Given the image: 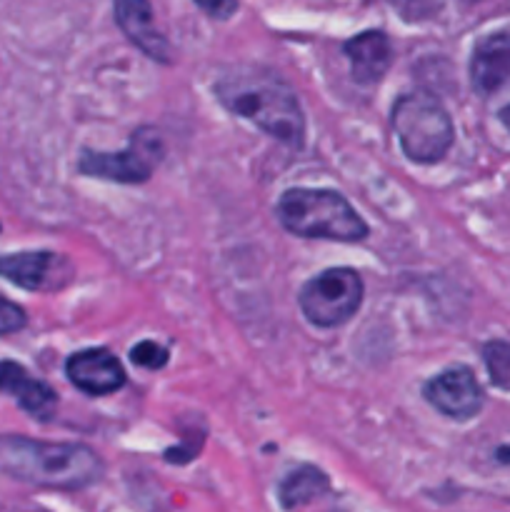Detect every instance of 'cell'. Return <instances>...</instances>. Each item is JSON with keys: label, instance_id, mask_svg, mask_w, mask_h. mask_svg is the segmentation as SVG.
Returning <instances> with one entry per match:
<instances>
[{"label": "cell", "instance_id": "cell-1", "mask_svg": "<svg viewBox=\"0 0 510 512\" xmlns=\"http://www.w3.org/2000/svg\"><path fill=\"white\" fill-rule=\"evenodd\" d=\"M215 95L230 113L250 120L288 148H303L305 115L288 83L265 68H233L215 83Z\"/></svg>", "mask_w": 510, "mask_h": 512}, {"label": "cell", "instance_id": "cell-2", "mask_svg": "<svg viewBox=\"0 0 510 512\" xmlns=\"http://www.w3.org/2000/svg\"><path fill=\"white\" fill-rule=\"evenodd\" d=\"M0 473L35 488L83 490L103 478L105 463L83 443L0 435Z\"/></svg>", "mask_w": 510, "mask_h": 512}, {"label": "cell", "instance_id": "cell-3", "mask_svg": "<svg viewBox=\"0 0 510 512\" xmlns=\"http://www.w3.org/2000/svg\"><path fill=\"white\" fill-rule=\"evenodd\" d=\"M280 225L300 238L360 243L368 238V225L353 205L335 190L293 188L285 190L275 208Z\"/></svg>", "mask_w": 510, "mask_h": 512}, {"label": "cell", "instance_id": "cell-4", "mask_svg": "<svg viewBox=\"0 0 510 512\" xmlns=\"http://www.w3.org/2000/svg\"><path fill=\"white\" fill-rule=\"evenodd\" d=\"M390 123L398 135L400 148L413 163H438L453 145V120L443 103L428 90L400 95L390 113Z\"/></svg>", "mask_w": 510, "mask_h": 512}, {"label": "cell", "instance_id": "cell-5", "mask_svg": "<svg viewBox=\"0 0 510 512\" xmlns=\"http://www.w3.org/2000/svg\"><path fill=\"white\" fill-rule=\"evenodd\" d=\"M363 278L353 268H330L300 288V310L318 328L343 325L363 303Z\"/></svg>", "mask_w": 510, "mask_h": 512}, {"label": "cell", "instance_id": "cell-6", "mask_svg": "<svg viewBox=\"0 0 510 512\" xmlns=\"http://www.w3.org/2000/svg\"><path fill=\"white\" fill-rule=\"evenodd\" d=\"M165 155L163 138L155 128H138L130 138V145L120 153H95L83 150L78 160V170L83 175H93L113 183L140 185L153 178L155 168Z\"/></svg>", "mask_w": 510, "mask_h": 512}, {"label": "cell", "instance_id": "cell-7", "mask_svg": "<svg viewBox=\"0 0 510 512\" xmlns=\"http://www.w3.org/2000/svg\"><path fill=\"white\" fill-rule=\"evenodd\" d=\"M0 278L10 280L13 285L33 293H50L60 290L73 278V265L63 255L48 253V250H33V253H10L0 255Z\"/></svg>", "mask_w": 510, "mask_h": 512}, {"label": "cell", "instance_id": "cell-8", "mask_svg": "<svg viewBox=\"0 0 510 512\" xmlns=\"http://www.w3.org/2000/svg\"><path fill=\"white\" fill-rule=\"evenodd\" d=\"M423 395L438 413L455 420L475 418L483 408V388L475 380L473 370L453 365L423 385Z\"/></svg>", "mask_w": 510, "mask_h": 512}, {"label": "cell", "instance_id": "cell-9", "mask_svg": "<svg viewBox=\"0 0 510 512\" xmlns=\"http://www.w3.org/2000/svg\"><path fill=\"white\" fill-rule=\"evenodd\" d=\"M65 375L80 393L93 398L115 393L125 385L123 365L105 348H90L70 355L65 363Z\"/></svg>", "mask_w": 510, "mask_h": 512}, {"label": "cell", "instance_id": "cell-10", "mask_svg": "<svg viewBox=\"0 0 510 512\" xmlns=\"http://www.w3.org/2000/svg\"><path fill=\"white\" fill-rule=\"evenodd\" d=\"M113 15L118 28L135 48L143 50L155 63H173V48L168 38L155 28L153 8L148 0H113Z\"/></svg>", "mask_w": 510, "mask_h": 512}, {"label": "cell", "instance_id": "cell-11", "mask_svg": "<svg viewBox=\"0 0 510 512\" xmlns=\"http://www.w3.org/2000/svg\"><path fill=\"white\" fill-rule=\"evenodd\" d=\"M470 83L480 95L510 88V30L485 35L475 45L470 58Z\"/></svg>", "mask_w": 510, "mask_h": 512}, {"label": "cell", "instance_id": "cell-12", "mask_svg": "<svg viewBox=\"0 0 510 512\" xmlns=\"http://www.w3.org/2000/svg\"><path fill=\"white\" fill-rule=\"evenodd\" d=\"M0 393H10L18 400L20 408L35 420L53 418L55 408H58V395L43 380H35L23 365L13 363V360H3L0 363Z\"/></svg>", "mask_w": 510, "mask_h": 512}, {"label": "cell", "instance_id": "cell-13", "mask_svg": "<svg viewBox=\"0 0 510 512\" xmlns=\"http://www.w3.org/2000/svg\"><path fill=\"white\" fill-rule=\"evenodd\" d=\"M350 60V73L360 85H373L388 73L393 63V45L383 30H365L343 45Z\"/></svg>", "mask_w": 510, "mask_h": 512}, {"label": "cell", "instance_id": "cell-14", "mask_svg": "<svg viewBox=\"0 0 510 512\" xmlns=\"http://www.w3.org/2000/svg\"><path fill=\"white\" fill-rule=\"evenodd\" d=\"M330 490V480L323 470L313 468V465H300V468L290 470L278 485L280 505L285 510L303 508V505L313 503L315 498L325 495Z\"/></svg>", "mask_w": 510, "mask_h": 512}, {"label": "cell", "instance_id": "cell-15", "mask_svg": "<svg viewBox=\"0 0 510 512\" xmlns=\"http://www.w3.org/2000/svg\"><path fill=\"white\" fill-rule=\"evenodd\" d=\"M483 363L490 375V383L500 390H510V343H505V340L485 343Z\"/></svg>", "mask_w": 510, "mask_h": 512}, {"label": "cell", "instance_id": "cell-16", "mask_svg": "<svg viewBox=\"0 0 510 512\" xmlns=\"http://www.w3.org/2000/svg\"><path fill=\"white\" fill-rule=\"evenodd\" d=\"M388 3L405 23H425L443 8V0H388Z\"/></svg>", "mask_w": 510, "mask_h": 512}, {"label": "cell", "instance_id": "cell-17", "mask_svg": "<svg viewBox=\"0 0 510 512\" xmlns=\"http://www.w3.org/2000/svg\"><path fill=\"white\" fill-rule=\"evenodd\" d=\"M168 358H170L168 348L158 345L155 340H143V343H138L133 350H130V360H133V365H140V368H148V370L165 368Z\"/></svg>", "mask_w": 510, "mask_h": 512}, {"label": "cell", "instance_id": "cell-18", "mask_svg": "<svg viewBox=\"0 0 510 512\" xmlns=\"http://www.w3.org/2000/svg\"><path fill=\"white\" fill-rule=\"evenodd\" d=\"M25 323H28V315H25V310L0 295V335L18 333V330L25 328Z\"/></svg>", "mask_w": 510, "mask_h": 512}, {"label": "cell", "instance_id": "cell-19", "mask_svg": "<svg viewBox=\"0 0 510 512\" xmlns=\"http://www.w3.org/2000/svg\"><path fill=\"white\" fill-rule=\"evenodd\" d=\"M193 3L215 20L233 18L235 10H238V0H193Z\"/></svg>", "mask_w": 510, "mask_h": 512}, {"label": "cell", "instance_id": "cell-20", "mask_svg": "<svg viewBox=\"0 0 510 512\" xmlns=\"http://www.w3.org/2000/svg\"><path fill=\"white\" fill-rule=\"evenodd\" d=\"M495 458H498V463L510 465V445H503V448L495 450Z\"/></svg>", "mask_w": 510, "mask_h": 512}, {"label": "cell", "instance_id": "cell-21", "mask_svg": "<svg viewBox=\"0 0 510 512\" xmlns=\"http://www.w3.org/2000/svg\"><path fill=\"white\" fill-rule=\"evenodd\" d=\"M500 120H503V125H505V128L510 130V105H505V108L500 110Z\"/></svg>", "mask_w": 510, "mask_h": 512}, {"label": "cell", "instance_id": "cell-22", "mask_svg": "<svg viewBox=\"0 0 510 512\" xmlns=\"http://www.w3.org/2000/svg\"><path fill=\"white\" fill-rule=\"evenodd\" d=\"M15 512H45V510H33V508H28V510H15Z\"/></svg>", "mask_w": 510, "mask_h": 512}, {"label": "cell", "instance_id": "cell-23", "mask_svg": "<svg viewBox=\"0 0 510 512\" xmlns=\"http://www.w3.org/2000/svg\"><path fill=\"white\" fill-rule=\"evenodd\" d=\"M463 3H478V0H463Z\"/></svg>", "mask_w": 510, "mask_h": 512}]
</instances>
